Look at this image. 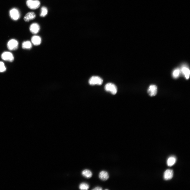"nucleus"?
Wrapping results in <instances>:
<instances>
[{
    "mask_svg": "<svg viewBox=\"0 0 190 190\" xmlns=\"http://www.w3.org/2000/svg\"><path fill=\"white\" fill-rule=\"evenodd\" d=\"M26 5L29 8L35 10L39 8L41 3L38 0H27Z\"/></svg>",
    "mask_w": 190,
    "mask_h": 190,
    "instance_id": "obj_1",
    "label": "nucleus"
},
{
    "mask_svg": "<svg viewBox=\"0 0 190 190\" xmlns=\"http://www.w3.org/2000/svg\"><path fill=\"white\" fill-rule=\"evenodd\" d=\"M9 15L11 19L14 21L18 20L20 17L19 11L16 8H13L10 10L9 11Z\"/></svg>",
    "mask_w": 190,
    "mask_h": 190,
    "instance_id": "obj_2",
    "label": "nucleus"
},
{
    "mask_svg": "<svg viewBox=\"0 0 190 190\" xmlns=\"http://www.w3.org/2000/svg\"><path fill=\"white\" fill-rule=\"evenodd\" d=\"M19 43L16 40L13 39H11L8 42L7 46L8 49L10 50H15L18 49Z\"/></svg>",
    "mask_w": 190,
    "mask_h": 190,
    "instance_id": "obj_3",
    "label": "nucleus"
},
{
    "mask_svg": "<svg viewBox=\"0 0 190 190\" xmlns=\"http://www.w3.org/2000/svg\"><path fill=\"white\" fill-rule=\"evenodd\" d=\"M105 90L107 91L110 92L113 95H116L117 93V89L116 86L112 83H108L105 86Z\"/></svg>",
    "mask_w": 190,
    "mask_h": 190,
    "instance_id": "obj_4",
    "label": "nucleus"
},
{
    "mask_svg": "<svg viewBox=\"0 0 190 190\" xmlns=\"http://www.w3.org/2000/svg\"><path fill=\"white\" fill-rule=\"evenodd\" d=\"M103 82L102 79L100 77L98 76H92L89 80V84L92 85H100L102 84Z\"/></svg>",
    "mask_w": 190,
    "mask_h": 190,
    "instance_id": "obj_5",
    "label": "nucleus"
},
{
    "mask_svg": "<svg viewBox=\"0 0 190 190\" xmlns=\"http://www.w3.org/2000/svg\"><path fill=\"white\" fill-rule=\"evenodd\" d=\"M2 59L4 61L11 62L14 60L13 54L9 51L4 52L1 55Z\"/></svg>",
    "mask_w": 190,
    "mask_h": 190,
    "instance_id": "obj_6",
    "label": "nucleus"
},
{
    "mask_svg": "<svg viewBox=\"0 0 190 190\" xmlns=\"http://www.w3.org/2000/svg\"><path fill=\"white\" fill-rule=\"evenodd\" d=\"M157 91V86L155 85H151L149 86L148 89V93L151 96H154L156 95Z\"/></svg>",
    "mask_w": 190,
    "mask_h": 190,
    "instance_id": "obj_7",
    "label": "nucleus"
},
{
    "mask_svg": "<svg viewBox=\"0 0 190 190\" xmlns=\"http://www.w3.org/2000/svg\"><path fill=\"white\" fill-rule=\"evenodd\" d=\"M181 73L186 79H188L189 77L190 71L189 69L186 65H183L180 70Z\"/></svg>",
    "mask_w": 190,
    "mask_h": 190,
    "instance_id": "obj_8",
    "label": "nucleus"
},
{
    "mask_svg": "<svg viewBox=\"0 0 190 190\" xmlns=\"http://www.w3.org/2000/svg\"><path fill=\"white\" fill-rule=\"evenodd\" d=\"M30 29L32 33L36 34L39 32L40 30V26L37 23H34L30 25Z\"/></svg>",
    "mask_w": 190,
    "mask_h": 190,
    "instance_id": "obj_9",
    "label": "nucleus"
},
{
    "mask_svg": "<svg viewBox=\"0 0 190 190\" xmlns=\"http://www.w3.org/2000/svg\"><path fill=\"white\" fill-rule=\"evenodd\" d=\"M173 175L174 172L173 170L171 169L167 170L164 173V179L166 180H170L173 177Z\"/></svg>",
    "mask_w": 190,
    "mask_h": 190,
    "instance_id": "obj_10",
    "label": "nucleus"
},
{
    "mask_svg": "<svg viewBox=\"0 0 190 190\" xmlns=\"http://www.w3.org/2000/svg\"><path fill=\"white\" fill-rule=\"evenodd\" d=\"M100 179L103 181H106L109 178V175L108 172L105 171H100L99 175Z\"/></svg>",
    "mask_w": 190,
    "mask_h": 190,
    "instance_id": "obj_11",
    "label": "nucleus"
},
{
    "mask_svg": "<svg viewBox=\"0 0 190 190\" xmlns=\"http://www.w3.org/2000/svg\"><path fill=\"white\" fill-rule=\"evenodd\" d=\"M36 16V14L35 13L32 12H30L26 14L24 17V19L26 22H29L35 19Z\"/></svg>",
    "mask_w": 190,
    "mask_h": 190,
    "instance_id": "obj_12",
    "label": "nucleus"
},
{
    "mask_svg": "<svg viewBox=\"0 0 190 190\" xmlns=\"http://www.w3.org/2000/svg\"><path fill=\"white\" fill-rule=\"evenodd\" d=\"M31 41L33 45L37 46L41 44L42 42V40L40 37L37 36H34L32 37Z\"/></svg>",
    "mask_w": 190,
    "mask_h": 190,
    "instance_id": "obj_13",
    "label": "nucleus"
},
{
    "mask_svg": "<svg viewBox=\"0 0 190 190\" xmlns=\"http://www.w3.org/2000/svg\"><path fill=\"white\" fill-rule=\"evenodd\" d=\"M82 174L83 177L87 178H91L93 175L92 171L87 169L83 170L82 172Z\"/></svg>",
    "mask_w": 190,
    "mask_h": 190,
    "instance_id": "obj_14",
    "label": "nucleus"
},
{
    "mask_svg": "<svg viewBox=\"0 0 190 190\" xmlns=\"http://www.w3.org/2000/svg\"><path fill=\"white\" fill-rule=\"evenodd\" d=\"M176 159L175 156H172L170 157L167 161V164L169 167L174 165L176 163Z\"/></svg>",
    "mask_w": 190,
    "mask_h": 190,
    "instance_id": "obj_15",
    "label": "nucleus"
},
{
    "mask_svg": "<svg viewBox=\"0 0 190 190\" xmlns=\"http://www.w3.org/2000/svg\"><path fill=\"white\" fill-rule=\"evenodd\" d=\"M22 46L23 49H30L32 47V44L29 41H24L22 43Z\"/></svg>",
    "mask_w": 190,
    "mask_h": 190,
    "instance_id": "obj_16",
    "label": "nucleus"
},
{
    "mask_svg": "<svg viewBox=\"0 0 190 190\" xmlns=\"http://www.w3.org/2000/svg\"><path fill=\"white\" fill-rule=\"evenodd\" d=\"M79 187L80 190H87L89 189L90 186L87 183L82 182L80 184Z\"/></svg>",
    "mask_w": 190,
    "mask_h": 190,
    "instance_id": "obj_17",
    "label": "nucleus"
},
{
    "mask_svg": "<svg viewBox=\"0 0 190 190\" xmlns=\"http://www.w3.org/2000/svg\"><path fill=\"white\" fill-rule=\"evenodd\" d=\"M181 73V70L180 69L177 68L173 72L172 76L174 78H177L179 77Z\"/></svg>",
    "mask_w": 190,
    "mask_h": 190,
    "instance_id": "obj_18",
    "label": "nucleus"
},
{
    "mask_svg": "<svg viewBox=\"0 0 190 190\" xmlns=\"http://www.w3.org/2000/svg\"><path fill=\"white\" fill-rule=\"evenodd\" d=\"M48 13V10L47 8L43 7L41 8V12L40 15L41 17H44L47 15Z\"/></svg>",
    "mask_w": 190,
    "mask_h": 190,
    "instance_id": "obj_19",
    "label": "nucleus"
},
{
    "mask_svg": "<svg viewBox=\"0 0 190 190\" xmlns=\"http://www.w3.org/2000/svg\"><path fill=\"white\" fill-rule=\"evenodd\" d=\"M6 70L4 63L0 61V72H3Z\"/></svg>",
    "mask_w": 190,
    "mask_h": 190,
    "instance_id": "obj_20",
    "label": "nucleus"
},
{
    "mask_svg": "<svg viewBox=\"0 0 190 190\" xmlns=\"http://www.w3.org/2000/svg\"><path fill=\"white\" fill-rule=\"evenodd\" d=\"M92 189L93 190H102V188L101 187L99 186H97L95 187Z\"/></svg>",
    "mask_w": 190,
    "mask_h": 190,
    "instance_id": "obj_21",
    "label": "nucleus"
}]
</instances>
